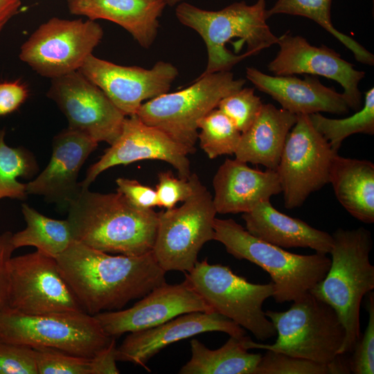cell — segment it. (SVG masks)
Returning a JSON list of instances; mask_svg holds the SVG:
<instances>
[{"instance_id": "cell-42", "label": "cell", "mask_w": 374, "mask_h": 374, "mask_svg": "<svg viewBox=\"0 0 374 374\" xmlns=\"http://www.w3.org/2000/svg\"><path fill=\"white\" fill-rule=\"evenodd\" d=\"M116 343L114 338L110 344L92 357V374H118L116 366Z\"/></svg>"}, {"instance_id": "cell-1", "label": "cell", "mask_w": 374, "mask_h": 374, "mask_svg": "<svg viewBox=\"0 0 374 374\" xmlns=\"http://www.w3.org/2000/svg\"><path fill=\"white\" fill-rule=\"evenodd\" d=\"M55 259L82 310L91 315L121 310L166 282L152 251L113 256L73 240Z\"/></svg>"}, {"instance_id": "cell-11", "label": "cell", "mask_w": 374, "mask_h": 374, "mask_svg": "<svg viewBox=\"0 0 374 374\" xmlns=\"http://www.w3.org/2000/svg\"><path fill=\"white\" fill-rule=\"evenodd\" d=\"M103 37L93 20L53 17L21 45L19 58L40 75L54 79L78 71Z\"/></svg>"}, {"instance_id": "cell-30", "label": "cell", "mask_w": 374, "mask_h": 374, "mask_svg": "<svg viewBox=\"0 0 374 374\" xmlns=\"http://www.w3.org/2000/svg\"><path fill=\"white\" fill-rule=\"evenodd\" d=\"M308 116L314 127L338 152L343 141L349 136L357 133L374 134V88L365 93L363 106L350 116L335 119L320 113Z\"/></svg>"}, {"instance_id": "cell-7", "label": "cell", "mask_w": 374, "mask_h": 374, "mask_svg": "<svg viewBox=\"0 0 374 374\" xmlns=\"http://www.w3.org/2000/svg\"><path fill=\"white\" fill-rule=\"evenodd\" d=\"M114 339L93 315L84 312L28 314L8 306L0 311V342L92 357Z\"/></svg>"}, {"instance_id": "cell-15", "label": "cell", "mask_w": 374, "mask_h": 374, "mask_svg": "<svg viewBox=\"0 0 374 374\" xmlns=\"http://www.w3.org/2000/svg\"><path fill=\"white\" fill-rule=\"evenodd\" d=\"M78 71L126 116L136 114L144 100L168 92L178 75L177 69L170 62L159 61L148 69L118 65L93 54Z\"/></svg>"}, {"instance_id": "cell-20", "label": "cell", "mask_w": 374, "mask_h": 374, "mask_svg": "<svg viewBox=\"0 0 374 374\" xmlns=\"http://www.w3.org/2000/svg\"><path fill=\"white\" fill-rule=\"evenodd\" d=\"M98 143L78 131L66 128L53 140L52 154L43 171L26 184L27 194L43 196L67 210L80 193L79 172Z\"/></svg>"}, {"instance_id": "cell-36", "label": "cell", "mask_w": 374, "mask_h": 374, "mask_svg": "<svg viewBox=\"0 0 374 374\" xmlns=\"http://www.w3.org/2000/svg\"><path fill=\"white\" fill-rule=\"evenodd\" d=\"M368 322L364 334L355 345L353 355L348 361L350 373L354 374L374 373V294L369 292L367 304Z\"/></svg>"}, {"instance_id": "cell-43", "label": "cell", "mask_w": 374, "mask_h": 374, "mask_svg": "<svg viewBox=\"0 0 374 374\" xmlns=\"http://www.w3.org/2000/svg\"><path fill=\"white\" fill-rule=\"evenodd\" d=\"M21 4L20 0H0V31L6 24L18 12Z\"/></svg>"}, {"instance_id": "cell-28", "label": "cell", "mask_w": 374, "mask_h": 374, "mask_svg": "<svg viewBox=\"0 0 374 374\" xmlns=\"http://www.w3.org/2000/svg\"><path fill=\"white\" fill-rule=\"evenodd\" d=\"M21 211L26 227L12 233L15 248L31 246L47 256L56 258L62 253L74 240L69 221L46 217L24 204Z\"/></svg>"}, {"instance_id": "cell-38", "label": "cell", "mask_w": 374, "mask_h": 374, "mask_svg": "<svg viewBox=\"0 0 374 374\" xmlns=\"http://www.w3.org/2000/svg\"><path fill=\"white\" fill-rule=\"evenodd\" d=\"M0 374H38L34 348L0 342Z\"/></svg>"}, {"instance_id": "cell-4", "label": "cell", "mask_w": 374, "mask_h": 374, "mask_svg": "<svg viewBox=\"0 0 374 374\" xmlns=\"http://www.w3.org/2000/svg\"><path fill=\"white\" fill-rule=\"evenodd\" d=\"M332 236L330 267L310 292L337 313L345 329L339 355H345L353 351L361 337V303L374 289V266L369 260L373 240L364 227L338 229Z\"/></svg>"}, {"instance_id": "cell-29", "label": "cell", "mask_w": 374, "mask_h": 374, "mask_svg": "<svg viewBox=\"0 0 374 374\" xmlns=\"http://www.w3.org/2000/svg\"><path fill=\"white\" fill-rule=\"evenodd\" d=\"M332 0H277L267 10L268 18L280 14L308 18L330 33L354 55L362 64L373 66L374 55L350 36L337 30L331 21Z\"/></svg>"}, {"instance_id": "cell-23", "label": "cell", "mask_w": 374, "mask_h": 374, "mask_svg": "<svg viewBox=\"0 0 374 374\" xmlns=\"http://www.w3.org/2000/svg\"><path fill=\"white\" fill-rule=\"evenodd\" d=\"M69 12L89 19L112 21L129 32L139 44L149 48L167 6L162 0H67Z\"/></svg>"}, {"instance_id": "cell-10", "label": "cell", "mask_w": 374, "mask_h": 374, "mask_svg": "<svg viewBox=\"0 0 374 374\" xmlns=\"http://www.w3.org/2000/svg\"><path fill=\"white\" fill-rule=\"evenodd\" d=\"M217 211L197 175L190 196L179 207L158 213L153 256L163 270L189 272L205 243L214 240Z\"/></svg>"}, {"instance_id": "cell-26", "label": "cell", "mask_w": 374, "mask_h": 374, "mask_svg": "<svg viewBox=\"0 0 374 374\" xmlns=\"http://www.w3.org/2000/svg\"><path fill=\"white\" fill-rule=\"evenodd\" d=\"M341 206L364 223L374 222V164L366 159L335 155L330 176Z\"/></svg>"}, {"instance_id": "cell-45", "label": "cell", "mask_w": 374, "mask_h": 374, "mask_svg": "<svg viewBox=\"0 0 374 374\" xmlns=\"http://www.w3.org/2000/svg\"><path fill=\"white\" fill-rule=\"evenodd\" d=\"M1 32V31H0Z\"/></svg>"}, {"instance_id": "cell-32", "label": "cell", "mask_w": 374, "mask_h": 374, "mask_svg": "<svg viewBox=\"0 0 374 374\" xmlns=\"http://www.w3.org/2000/svg\"><path fill=\"white\" fill-rule=\"evenodd\" d=\"M197 126L199 145L209 159L235 154L242 133L219 109H213L202 118Z\"/></svg>"}, {"instance_id": "cell-3", "label": "cell", "mask_w": 374, "mask_h": 374, "mask_svg": "<svg viewBox=\"0 0 374 374\" xmlns=\"http://www.w3.org/2000/svg\"><path fill=\"white\" fill-rule=\"evenodd\" d=\"M175 15L181 24L196 31L206 44L208 62L200 76L231 71L242 60L278 42L267 23L265 0H257L252 5L234 2L216 11L182 1L176 6Z\"/></svg>"}, {"instance_id": "cell-5", "label": "cell", "mask_w": 374, "mask_h": 374, "mask_svg": "<svg viewBox=\"0 0 374 374\" xmlns=\"http://www.w3.org/2000/svg\"><path fill=\"white\" fill-rule=\"evenodd\" d=\"M214 240L238 260H247L267 271L278 303L297 300L326 276L330 258L325 253L301 255L260 240L233 219L215 218Z\"/></svg>"}, {"instance_id": "cell-12", "label": "cell", "mask_w": 374, "mask_h": 374, "mask_svg": "<svg viewBox=\"0 0 374 374\" xmlns=\"http://www.w3.org/2000/svg\"><path fill=\"white\" fill-rule=\"evenodd\" d=\"M337 154L314 127L308 115H297L276 170L287 208L301 206L312 193L330 183Z\"/></svg>"}, {"instance_id": "cell-22", "label": "cell", "mask_w": 374, "mask_h": 374, "mask_svg": "<svg viewBox=\"0 0 374 374\" xmlns=\"http://www.w3.org/2000/svg\"><path fill=\"white\" fill-rule=\"evenodd\" d=\"M213 202L217 213H247L281 193L276 170L250 168L238 159H226L213 179Z\"/></svg>"}, {"instance_id": "cell-34", "label": "cell", "mask_w": 374, "mask_h": 374, "mask_svg": "<svg viewBox=\"0 0 374 374\" xmlns=\"http://www.w3.org/2000/svg\"><path fill=\"white\" fill-rule=\"evenodd\" d=\"M33 348L38 374H92V357L51 348Z\"/></svg>"}, {"instance_id": "cell-13", "label": "cell", "mask_w": 374, "mask_h": 374, "mask_svg": "<svg viewBox=\"0 0 374 374\" xmlns=\"http://www.w3.org/2000/svg\"><path fill=\"white\" fill-rule=\"evenodd\" d=\"M8 306L24 314L84 312L55 258L39 251L11 257Z\"/></svg>"}, {"instance_id": "cell-25", "label": "cell", "mask_w": 374, "mask_h": 374, "mask_svg": "<svg viewBox=\"0 0 374 374\" xmlns=\"http://www.w3.org/2000/svg\"><path fill=\"white\" fill-rule=\"evenodd\" d=\"M297 115L271 104H263L251 126L241 134L235 159L276 170L284 144Z\"/></svg>"}, {"instance_id": "cell-18", "label": "cell", "mask_w": 374, "mask_h": 374, "mask_svg": "<svg viewBox=\"0 0 374 374\" xmlns=\"http://www.w3.org/2000/svg\"><path fill=\"white\" fill-rule=\"evenodd\" d=\"M211 311L210 307L184 280L178 284H161L130 308L93 316L105 332L116 338L127 332L157 326L185 313Z\"/></svg>"}, {"instance_id": "cell-41", "label": "cell", "mask_w": 374, "mask_h": 374, "mask_svg": "<svg viewBox=\"0 0 374 374\" xmlns=\"http://www.w3.org/2000/svg\"><path fill=\"white\" fill-rule=\"evenodd\" d=\"M12 233L0 235V311L8 306L9 276L8 262L15 250L12 243Z\"/></svg>"}, {"instance_id": "cell-33", "label": "cell", "mask_w": 374, "mask_h": 374, "mask_svg": "<svg viewBox=\"0 0 374 374\" xmlns=\"http://www.w3.org/2000/svg\"><path fill=\"white\" fill-rule=\"evenodd\" d=\"M262 105L253 88L242 87L223 98L217 108L233 122L241 133H244L257 118Z\"/></svg>"}, {"instance_id": "cell-35", "label": "cell", "mask_w": 374, "mask_h": 374, "mask_svg": "<svg viewBox=\"0 0 374 374\" xmlns=\"http://www.w3.org/2000/svg\"><path fill=\"white\" fill-rule=\"evenodd\" d=\"M254 374H332L330 364H320L285 353L267 350Z\"/></svg>"}, {"instance_id": "cell-21", "label": "cell", "mask_w": 374, "mask_h": 374, "mask_svg": "<svg viewBox=\"0 0 374 374\" xmlns=\"http://www.w3.org/2000/svg\"><path fill=\"white\" fill-rule=\"evenodd\" d=\"M247 78L260 91L294 114L328 112L344 114L350 110L344 96L323 84L316 77L267 75L253 67L246 69Z\"/></svg>"}, {"instance_id": "cell-19", "label": "cell", "mask_w": 374, "mask_h": 374, "mask_svg": "<svg viewBox=\"0 0 374 374\" xmlns=\"http://www.w3.org/2000/svg\"><path fill=\"white\" fill-rule=\"evenodd\" d=\"M209 332H222L236 337L246 336L243 328L214 311L188 312L157 326L130 332L116 347V361L131 362L148 370L145 366L148 361L166 346Z\"/></svg>"}, {"instance_id": "cell-24", "label": "cell", "mask_w": 374, "mask_h": 374, "mask_svg": "<svg viewBox=\"0 0 374 374\" xmlns=\"http://www.w3.org/2000/svg\"><path fill=\"white\" fill-rule=\"evenodd\" d=\"M242 217L249 233L281 248H310L327 254L332 247V235L278 211L270 199L259 203Z\"/></svg>"}, {"instance_id": "cell-40", "label": "cell", "mask_w": 374, "mask_h": 374, "mask_svg": "<svg viewBox=\"0 0 374 374\" xmlns=\"http://www.w3.org/2000/svg\"><path fill=\"white\" fill-rule=\"evenodd\" d=\"M28 95L26 87L18 80L0 82V116L15 111Z\"/></svg>"}, {"instance_id": "cell-31", "label": "cell", "mask_w": 374, "mask_h": 374, "mask_svg": "<svg viewBox=\"0 0 374 374\" xmlns=\"http://www.w3.org/2000/svg\"><path fill=\"white\" fill-rule=\"evenodd\" d=\"M37 170L33 156L24 148L6 145L5 131L0 130V199H26V184L19 182L17 178H28Z\"/></svg>"}, {"instance_id": "cell-17", "label": "cell", "mask_w": 374, "mask_h": 374, "mask_svg": "<svg viewBox=\"0 0 374 374\" xmlns=\"http://www.w3.org/2000/svg\"><path fill=\"white\" fill-rule=\"evenodd\" d=\"M277 44L279 51L267 66L274 75L305 74L335 80L343 88L341 93L349 108L355 111L361 108L358 86L365 77L364 71L356 69L333 49L313 46L302 36L289 32L278 37Z\"/></svg>"}, {"instance_id": "cell-9", "label": "cell", "mask_w": 374, "mask_h": 374, "mask_svg": "<svg viewBox=\"0 0 374 374\" xmlns=\"http://www.w3.org/2000/svg\"><path fill=\"white\" fill-rule=\"evenodd\" d=\"M185 280L214 311L248 330L260 341L276 335L272 322L263 311L264 302L272 296V282L256 284L233 272L228 267L197 261L185 273Z\"/></svg>"}, {"instance_id": "cell-6", "label": "cell", "mask_w": 374, "mask_h": 374, "mask_svg": "<svg viewBox=\"0 0 374 374\" xmlns=\"http://www.w3.org/2000/svg\"><path fill=\"white\" fill-rule=\"evenodd\" d=\"M277 335L272 344H259L247 337L249 349H264L330 364L339 355L345 329L335 311L308 292L293 301L286 311L267 310Z\"/></svg>"}, {"instance_id": "cell-8", "label": "cell", "mask_w": 374, "mask_h": 374, "mask_svg": "<svg viewBox=\"0 0 374 374\" xmlns=\"http://www.w3.org/2000/svg\"><path fill=\"white\" fill-rule=\"evenodd\" d=\"M244 79H235L231 71L199 76L184 89L165 93L143 103L136 116L185 146L193 154L198 122L226 96L242 87Z\"/></svg>"}, {"instance_id": "cell-2", "label": "cell", "mask_w": 374, "mask_h": 374, "mask_svg": "<svg viewBox=\"0 0 374 374\" xmlns=\"http://www.w3.org/2000/svg\"><path fill=\"white\" fill-rule=\"evenodd\" d=\"M73 239L106 253L141 256L152 251L158 213L132 205L120 193L82 188L68 207Z\"/></svg>"}, {"instance_id": "cell-39", "label": "cell", "mask_w": 374, "mask_h": 374, "mask_svg": "<svg viewBox=\"0 0 374 374\" xmlns=\"http://www.w3.org/2000/svg\"><path fill=\"white\" fill-rule=\"evenodd\" d=\"M116 183V191L121 193L132 205L143 209L158 206L155 189L143 185L135 179L127 178H118Z\"/></svg>"}, {"instance_id": "cell-16", "label": "cell", "mask_w": 374, "mask_h": 374, "mask_svg": "<svg viewBox=\"0 0 374 374\" xmlns=\"http://www.w3.org/2000/svg\"><path fill=\"white\" fill-rule=\"evenodd\" d=\"M190 151L161 130L143 122L136 114L126 116L117 139L87 170L82 188H89L105 170L141 160H160L173 166L179 177L189 178Z\"/></svg>"}, {"instance_id": "cell-37", "label": "cell", "mask_w": 374, "mask_h": 374, "mask_svg": "<svg viewBox=\"0 0 374 374\" xmlns=\"http://www.w3.org/2000/svg\"><path fill=\"white\" fill-rule=\"evenodd\" d=\"M196 176L191 174L188 179H184L175 177L171 171L160 172L155 188L158 206L170 209L178 202L186 201L193 191Z\"/></svg>"}, {"instance_id": "cell-44", "label": "cell", "mask_w": 374, "mask_h": 374, "mask_svg": "<svg viewBox=\"0 0 374 374\" xmlns=\"http://www.w3.org/2000/svg\"><path fill=\"white\" fill-rule=\"evenodd\" d=\"M162 1H163L166 3V5L170 6H174L182 1H184V0H162Z\"/></svg>"}, {"instance_id": "cell-27", "label": "cell", "mask_w": 374, "mask_h": 374, "mask_svg": "<svg viewBox=\"0 0 374 374\" xmlns=\"http://www.w3.org/2000/svg\"><path fill=\"white\" fill-rule=\"evenodd\" d=\"M247 337L230 336L223 346L215 350L196 339H191V357L179 373L254 374L262 355L248 352L244 346Z\"/></svg>"}, {"instance_id": "cell-14", "label": "cell", "mask_w": 374, "mask_h": 374, "mask_svg": "<svg viewBox=\"0 0 374 374\" xmlns=\"http://www.w3.org/2000/svg\"><path fill=\"white\" fill-rule=\"evenodd\" d=\"M47 96L66 116L68 128L109 145L120 135L126 116L79 71L51 79Z\"/></svg>"}]
</instances>
